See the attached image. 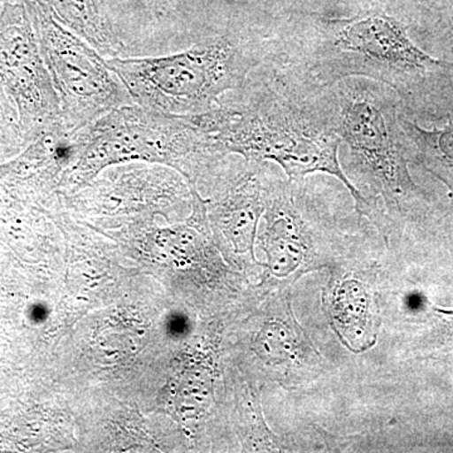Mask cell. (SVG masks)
Listing matches in <instances>:
<instances>
[{
    "instance_id": "11",
    "label": "cell",
    "mask_w": 453,
    "mask_h": 453,
    "mask_svg": "<svg viewBox=\"0 0 453 453\" xmlns=\"http://www.w3.org/2000/svg\"><path fill=\"white\" fill-rule=\"evenodd\" d=\"M59 25L88 42L101 56L122 57L127 47L106 7V0H38Z\"/></svg>"
},
{
    "instance_id": "15",
    "label": "cell",
    "mask_w": 453,
    "mask_h": 453,
    "mask_svg": "<svg viewBox=\"0 0 453 453\" xmlns=\"http://www.w3.org/2000/svg\"><path fill=\"white\" fill-rule=\"evenodd\" d=\"M441 315L445 316L446 324L449 326V332L453 336V311H445V310H437Z\"/></svg>"
},
{
    "instance_id": "8",
    "label": "cell",
    "mask_w": 453,
    "mask_h": 453,
    "mask_svg": "<svg viewBox=\"0 0 453 453\" xmlns=\"http://www.w3.org/2000/svg\"><path fill=\"white\" fill-rule=\"evenodd\" d=\"M253 350L281 384L301 383L321 366L320 354L295 319L288 292L281 294L277 308L259 326Z\"/></svg>"
},
{
    "instance_id": "12",
    "label": "cell",
    "mask_w": 453,
    "mask_h": 453,
    "mask_svg": "<svg viewBox=\"0 0 453 453\" xmlns=\"http://www.w3.org/2000/svg\"><path fill=\"white\" fill-rule=\"evenodd\" d=\"M401 127L407 139L410 153L440 179L453 193V124L442 129H423L416 122L401 115Z\"/></svg>"
},
{
    "instance_id": "6",
    "label": "cell",
    "mask_w": 453,
    "mask_h": 453,
    "mask_svg": "<svg viewBox=\"0 0 453 453\" xmlns=\"http://www.w3.org/2000/svg\"><path fill=\"white\" fill-rule=\"evenodd\" d=\"M44 55L68 129L81 130L118 107L134 104L106 59L88 42L59 25L49 9L32 3Z\"/></svg>"
},
{
    "instance_id": "9",
    "label": "cell",
    "mask_w": 453,
    "mask_h": 453,
    "mask_svg": "<svg viewBox=\"0 0 453 453\" xmlns=\"http://www.w3.org/2000/svg\"><path fill=\"white\" fill-rule=\"evenodd\" d=\"M372 290L363 277L348 273L334 279L324 291V305L334 332L345 347L363 351L377 338V310Z\"/></svg>"
},
{
    "instance_id": "10",
    "label": "cell",
    "mask_w": 453,
    "mask_h": 453,
    "mask_svg": "<svg viewBox=\"0 0 453 453\" xmlns=\"http://www.w3.org/2000/svg\"><path fill=\"white\" fill-rule=\"evenodd\" d=\"M261 163L246 160L242 173L214 204L211 213L216 226L240 251L251 249L259 217L266 210L268 190L259 179Z\"/></svg>"
},
{
    "instance_id": "14",
    "label": "cell",
    "mask_w": 453,
    "mask_h": 453,
    "mask_svg": "<svg viewBox=\"0 0 453 453\" xmlns=\"http://www.w3.org/2000/svg\"><path fill=\"white\" fill-rule=\"evenodd\" d=\"M142 2H144L154 13L162 16V14H165L166 12L169 11L172 0H142Z\"/></svg>"
},
{
    "instance_id": "7",
    "label": "cell",
    "mask_w": 453,
    "mask_h": 453,
    "mask_svg": "<svg viewBox=\"0 0 453 453\" xmlns=\"http://www.w3.org/2000/svg\"><path fill=\"white\" fill-rule=\"evenodd\" d=\"M288 186L279 187L273 193L268 190L261 249L268 256L271 275L291 282L311 270L315 242L311 226L303 219Z\"/></svg>"
},
{
    "instance_id": "2",
    "label": "cell",
    "mask_w": 453,
    "mask_h": 453,
    "mask_svg": "<svg viewBox=\"0 0 453 453\" xmlns=\"http://www.w3.org/2000/svg\"><path fill=\"white\" fill-rule=\"evenodd\" d=\"M231 94L223 95L210 111L195 115L223 153L241 155L249 162L279 164L291 183L314 173L333 175L347 187L356 210L372 219L374 208L340 165L339 138L309 109L303 112L251 74Z\"/></svg>"
},
{
    "instance_id": "5",
    "label": "cell",
    "mask_w": 453,
    "mask_h": 453,
    "mask_svg": "<svg viewBox=\"0 0 453 453\" xmlns=\"http://www.w3.org/2000/svg\"><path fill=\"white\" fill-rule=\"evenodd\" d=\"M226 157L193 115H166L131 104L80 131L79 157L64 179L80 187L107 166L133 162L166 164L195 177Z\"/></svg>"
},
{
    "instance_id": "13",
    "label": "cell",
    "mask_w": 453,
    "mask_h": 453,
    "mask_svg": "<svg viewBox=\"0 0 453 453\" xmlns=\"http://www.w3.org/2000/svg\"><path fill=\"white\" fill-rule=\"evenodd\" d=\"M441 3H443V0H390L388 7L401 11V9H407L408 7H437Z\"/></svg>"
},
{
    "instance_id": "3",
    "label": "cell",
    "mask_w": 453,
    "mask_h": 453,
    "mask_svg": "<svg viewBox=\"0 0 453 453\" xmlns=\"http://www.w3.org/2000/svg\"><path fill=\"white\" fill-rule=\"evenodd\" d=\"M106 64L136 105L188 116L210 111L226 92L242 88L259 59L247 35L226 31L203 38L183 52L110 57Z\"/></svg>"
},
{
    "instance_id": "4",
    "label": "cell",
    "mask_w": 453,
    "mask_h": 453,
    "mask_svg": "<svg viewBox=\"0 0 453 453\" xmlns=\"http://www.w3.org/2000/svg\"><path fill=\"white\" fill-rule=\"evenodd\" d=\"M323 89L326 95L316 119L347 144L349 166L357 180L390 211H401L421 192L408 169L410 148L401 115L386 88L347 79Z\"/></svg>"
},
{
    "instance_id": "1",
    "label": "cell",
    "mask_w": 453,
    "mask_h": 453,
    "mask_svg": "<svg viewBox=\"0 0 453 453\" xmlns=\"http://www.w3.org/2000/svg\"><path fill=\"white\" fill-rule=\"evenodd\" d=\"M297 25L288 40L292 68L323 88L363 77L410 98L426 83L453 73L452 62L416 46L403 20L380 5L348 18L308 14Z\"/></svg>"
}]
</instances>
